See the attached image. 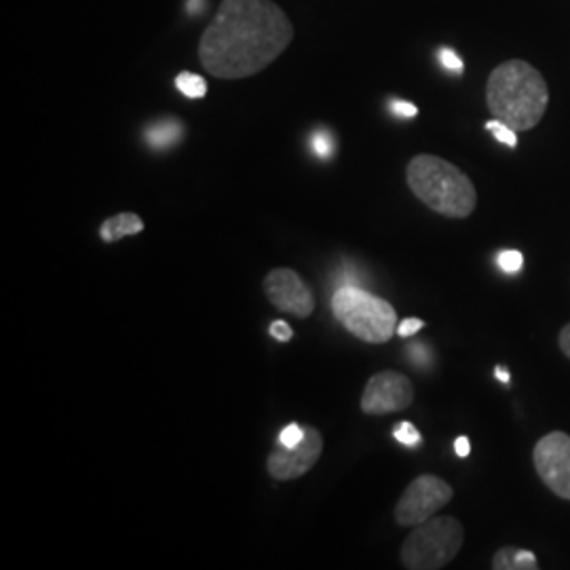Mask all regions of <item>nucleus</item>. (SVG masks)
Segmentation results:
<instances>
[{
	"label": "nucleus",
	"mask_w": 570,
	"mask_h": 570,
	"mask_svg": "<svg viewBox=\"0 0 570 570\" xmlns=\"http://www.w3.org/2000/svg\"><path fill=\"white\" fill-rule=\"evenodd\" d=\"M294 41V26L273 0H223L199 41L205 70L226 81L263 72Z\"/></svg>",
	"instance_id": "f257e3e1"
},
{
	"label": "nucleus",
	"mask_w": 570,
	"mask_h": 570,
	"mask_svg": "<svg viewBox=\"0 0 570 570\" xmlns=\"http://www.w3.org/2000/svg\"><path fill=\"white\" fill-rule=\"evenodd\" d=\"M487 106L494 119L513 131H530L548 112L550 87L529 61H503L490 72Z\"/></svg>",
	"instance_id": "f03ea898"
},
{
	"label": "nucleus",
	"mask_w": 570,
	"mask_h": 570,
	"mask_svg": "<svg viewBox=\"0 0 570 570\" xmlns=\"http://www.w3.org/2000/svg\"><path fill=\"white\" fill-rule=\"evenodd\" d=\"M406 183L419 202L452 220H465L478 205L468 174L435 155H416L407 164Z\"/></svg>",
	"instance_id": "7ed1b4c3"
},
{
	"label": "nucleus",
	"mask_w": 570,
	"mask_h": 570,
	"mask_svg": "<svg viewBox=\"0 0 570 570\" xmlns=\"http://www.w3.org/2000/svg\"><path fill=\"white\" fill-rule=\"evenodd\" d=\"M332 315L348 334L367 345H385L400 326L395 308L360 285L336 287L332 294Z\"/></svg>",
	"instance_id": "20e7f679"
},
{
	"label": "nucleus",
	"mask_w": 570,
	"mask_h": 570,
	"mask_svg": "<svg viewBox=\"0 0 570 570\" xmlns=\"http://www.w3.org/2000/svg\"><path fill=\"white\" fill-rule=\"evenodd\" d=\"M463 543L465 529L456 518L433 515L407 534L400 558L407 570H440L449 567Z\"/></svg>",
	"instance_id": "39448f33"
},
{
	"label": "nucleus",
	"mask_w": 570,
	"mask_h": 570,
	"mask_svg": "<svg viewBox=\"0 0 570 570\" xmlns=\"http://www.w3.org/2000/svg\"><path fill=\"white\" fill-rule=\"evenodd\" d=\"M454 490L446 480L438 478V475H419L416 480H412L404 490V494L400 497L397 505H395V522L400 527L414 529L423 522H428L429 518H433L440 510H444L452 501Z\"/></svg>",
	"instance_id": "423d86ee"
},
{
	"label": "nucleus",
	"mask_w": 570,
	"mask_h": 570,
	"mask_svg": "<svg viewBox=\"0 0 570 570\" xmlns=\"http://www.w3.org/2000/svg\"><path fill=\"white\" fill-rule=\"evenodd\" d=\"M532 465L541 482L558 499L570 501V435L551 431L532 450Z\"/></svg>",
	"instance_id": "0eeeda50"
},
{
	"label": "nucleus",
	"mask_w": 570,
	"mask_h": 570,
	"mask_svg": "<svg viewBox=\"0 0 570 570\" xmlns=\"http://www.w3.org/2000/svg\"><path fill=\"white\" fill-rule=\"evenodd\" d=\"M414 402V385L406 374L385 370L374 376H370L366 389L362 393L360 406L364 414L370 416H383L393 414L400 410H406Z\"/></svg>",
	"instance_id": "6e6552de"
},
{
	"label": "nucleus",
	"mask_w": 570,
	"mask_h": 570,
	"mask_svg": "<svg viewBox=\"0 0 570 570\" xmlns=\"http://www.w3.org/2000/svg\"><path fill=\"white\" fill-rule=\"evenodd\" d=\"M324 450V438L315 428H305V438L294 449H285L277 444L266 459V471L273 480L287 482L303 478L317 465Z\"/></svg>",
	"instance_id": "1a4fd4ad"
},
{
	"label": "nucleus",
	"mask_w": 570,
	"mask_h": 570,
	"mask_svg": "<svg viewBox=\"0 0 570 570\" xmlns=\"http://www.w3.org/2000/svg\"><path fill=\"white\" fill-rule=\"evenodd\" d=\"M265 294L271 305L306 320L315 311V296L303 277L292 268H273L265 277Z\"/></svg>",
	"instance_id": "9d476101"
},
{
	"label": "nucleus",
	"mask_w": 570,
	"mask_h": 570,
	"mask_svg": "<svg viewBox=\"0 0 570 570\" xmlns=\"http://www.w3.org/2000/svg\"><path fill=\"white\" fill-rule=\"evenodd\" d=\"M142 230L144 220L138 214L122 212V214H117V216L104 220V225L100 226V237H102L104 244H115L122 237H131V235H138Z\"/></svg>",
	"instance_id": "9b49d317"
},
{
	"label": "nucleus",
	"mask_w": 570,
	"mask_h": 570,
	"mask_svg": "<svg viewBox=\"0 0 570 570\" xmlns=\"http://www.w3.org/2000/svg\"><path fill=\"white\" fill-rule=\"evenodd\" d=\"M184 127L178 119H161L146 127L144 140L155 150H167L183 140Z\"/></svg>",
	"instance_id": "f8f14e48"
},
{
	"label": "nucleus",
	"mask_w": 570,
	"mask_h": 570,
	"mask_svg": "<svg viewBox=\"0 0 570 570\" xmlns=\"http://www.w3.org/2000/svg\"><path fill=\"white\" fill-rule=\"evenodd\" d=\"M494 570H537L539 562L537 556L529 550L520 548H501L492 558Z\"/></svg>",
	"instance_id": "ddd939ff"
},
{
	"label": "nucleus",
	"mask_w": 570,
	"mask_h": 570,
	"mask_svg": "<svg viewBox=\"0 0 570 570\" xmlns=\"http://www.w3.org/2000/svg\"><path fill=\"white\" fill-rule=\"evenodd\" d=\"M176 87H178V91L183 96L190 98V100H199V98H205V94H207V82H205L204 77L193 75V72L178 75L176 77Z\"/></svg>",
	"instance_id": "4468645a"
},
{
	"label": "nucleus",
	"mask_w": 570,
	"mask_h": 570,
	"mask_svg": "<svg viewBox=\"0 0 570 570\" xmlns=\"http://www.w3.org/2000/svg\"><path fill=\"white\" fill-rule=\"evenodd\" d=\"M487 129L499 142L505 144L510 148H518V131H513L510 125H505L499 119H492V121L487 122Z\"/></svg>",
	"instance_id": "2eb2a0df"
},
{
	"label": "nucleus",
	"mask_w": 570,
	"mask_h": 570,
	"mask_svg": "<svg viewBox=\"0 0 570 570\" xmlns=\"http://www.w3.org/2000/svg\"><path fill=\"white\" fill-rule=\"evenodd\" d=\"M311 148L320 159H330L334 155V138L332 134H327L324 129L315 131L311 138Z\"/></svg>",
	"instance_id": "dca6fc26"
},
{
	"label": "nucleus",
	"mask_w": 570,
	"mask_h": 570,
	"mask_svg": "<svg viewBox=\"0 0 570 570\" xmlns=\"http://www.w3.org/2000/svg\"><path fill=\"white\" fill-rule=\"evenodd\" d=\"M393 438L400 442V444H404V446H419L421 444V433H419V429L414 428L412 423H400V425H395V431H393Z\"/></svg>",
	"instance_id": "f3484780"
},
{
	"label": "nucleus",
	"mask_w": 570,
	"mask_h": 570,
	"mask_svg": "<svg viewBox=\"0 0 570 570\" xmlns=\"http://www.w3.org/2000/svg\"><path fill=\"white\" fill-rule=\"evenodd\" d=\"M499 266L505 271V273H520L522 271V266H524V256L520 254V252H515V249H505V252H501L499 254Z\"/></svg>",
	"instance_id": "a211bd4d"
},
{
	"label": "nucleus",
	"mask_w": 570,
	"mask_h": 570,
	"mask_svg": "<svg viewBox=\"0 0 570 570\" xmlns=\"http://www.w3.org/2000/svg\"><path fill=\"white\" fill-rule=\"evenodd\" d=\"M305 438V428H301L298 423H292L279 433V444L285 449H294L296 444H301Z\"/></svg>",
	"instance_id": "6ab92c4d"
},
{
	"label": "nucleus",
	"mask_w": 570,
	"mask_h": 570,
	"mask_svg": "<svg viewBox=\"0 0 570 570\" xmlns=\"http://www.w3.org/2000/svg\"><path fill=\"white\" fill-rule=\"evenodd\" d=\"M440 61H442V66H444L446 70H452V72H456V75H461L463 68H465L463 60H461V58L456 56V51H452V49H442V51H440Z\"/></svg>",
	"instance_id": "aec40b11"
},
{
	"label": "nucleus",
	"mask_w": 570,
	"mask_h": 570,
	"mask_svg": "<svg viewBox=\"0 0 570 570\" xmlns=\"http://www.w3.org/2000/svg\"><path fill=\"white\" fill-rule=\"evenodd\" d=\"M423 327H425V322H423V320L407 317L404 322H400V326H397V334H400L402 338H410V336H414L416 332H421Z\"/></svg>",
	"instance_id": "412c9836"
},
{
	"label": "nucleus",
	"mask_w": 570,
	"mask_h": 570,
	"mask_svg": "<svg viewBox=\"0 0 570 570\" xmlns=\"http://www.w3.org/2000/svg\"><path fill=\"white\" fill-rule=\"evenodd\" d=\"M271 336H273L275 341H279V343H287V341L294 338V330L287 326L285 322H273V324H271Z\"/></svg>",
	"instance_id": "4be33fe9"
},
{
	"label": "nucleus",
	"mask_w": 570,
	"mask_h": 570,
	"mask_svg": "<svg viewBox=\"0 0 570 570\" xmlns=\"http://www.w3.org/2000/svg\"><path fill=\"white\" fill-rule=\"evenodd\" d=\"M391 108H393L395 115H400V117H404V119H412V117L419 115V108H416L414 104L404 102V100H397V102L391 104Z\"/></svg>",
	"instance_id": "5701e85b"
},
{
	"label": "nucleus",
	"mask_w": 570,
	"mask_h": 570,
	"mask_svg": "<svg viewBox=\"0 0 570 570\" xmlns=\"http://www.w3.org/2000/svg\"><path fill=\"white\" fill-rule=\"evenodd\" d=\"M407 353H410V357H412V364H428L429 360V351L425 345H414L407 348Z\"/></svg>",
	"instance_id": "b1692460"
},
{
	"label": "nucleus",
	"mask_w": 570,
	"mask_h": 570,
	"mask_svg": "<svg viewBox=\"0 0 570 570\" xmlns=\"http://www.w3.org/2000/svg\"><path fill=\"white\" fill-rule=\"evenodd\" d=\"M558 345H560V351H562V353H564V355L570 360V324H567V326L560 330Z\"/></svg>",
	"instance_id": "393cba45"
},
{
	"label": "nucleus",
	"mask_w": 570,
	"mask_h": 570,
	"mask_svg": "<svg viewBox=\"0 0 570 570\" xmlns=\"http://www.w3.org/2000/svg\"><path fill=\"white\" fill-rule=\"evenodd\" d=\"M454 452H456V456H461V459H468L469 452H471L469 438H465V435L456 438V442H454Z\"/></svg>",
	"instance_id": "a878e982"
},
{
	"label": "nucleus",
	"mask_w": 570,
	"mask_h": 570,
	"mask_svg": "<svg viewBox=\"0 0 570 570\" xmlns=\"http://www.w3.org/2000/svg\"><path fill=\"white\" fill-rule=\"evenodd\" d=\"M494 374H497V379H499L501 383H505V385L510 383V372H508V367L497 366Z\"/></svg>",
	"instance_id": "bb28decb"
}]
</instances>
